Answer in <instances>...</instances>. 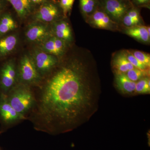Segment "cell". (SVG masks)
I'll list each match as a JSON object with an SVG mask.
<instances>
[{"instance_id": "cell-1", "label": "cell", "mask_w": 150, "mask_h": 150, "mask_svg": "<svg viewBox=\"0 0 150 150\" xmlns=\"http://www.w3.org/2000/svg\"><path fill=\"white\" fill-rule=\"evenodd\" d=\"M27 115L36 131L56 135L72 131L95 110L98 95L88 64L72 59L43 78Z\"/></svg>"}, {"instance_id": "cell-2", "label": "cell", "mask_w": 150, "mask_h": 150, "mask_svg": "<svg viewBox=\"0 0 150 150\" xmlns=\"http://www.w3.org/2000/svg\"><path fill=\"white\" fill-rule=\"evenodd\" d=\"M6 95L14 109L26 118L35 105L34 90L27 85L17 83Z\"/></svg>"}, {"instance_id": "cell-3", "label": "cell", "mask_w": 150, "mask_h": 150, "mask_svg": "<svg viewBox=\"0 0 150 150\" xmlns=\"http://www.w3.org/2000/svg\"><path fill=\"white\" fill-rule=\"evenodd\" d=\"M42 79L30 55L25 54L23 56L17 66L18 83L33 87L39 85Z\"/></svg>"}, {"instance_id": "cell-4", "label": "cell", "mask_w": 150, "mask_h": 150, "mask_svg": "<svg viewBox=\"0 0 150 150\" xmlns=\"http://www.w3.org/2000/svg\"><path fill=\"white\" fill-rule=\"evenodd\" d=\"M34 21L47 23L60 19L64 17L58 1L50 0L39 6L32 15Z\"/></svg>"}, {"instance_id": "cell-5", "label": "cell", "mask_w": 150, "mask_h": 150, "mask_svg": "<svg viewBox=\"0 0 150 150\" xmlns=\"http://www.w3.org/2000/svg\"><path fill=\"white\" fill-rule=\"evenodd\" d=\"M133 6L130 1L99 0V7L115 23L122 21L123 17Z\"/></svg>"}, {"instance_id": "cell-6", "label": "cell", "mask_w": 150, "mask_h": 150, "mask_svg": "<svg viewBox=\"0 0 150 150\" xmlns=\"http://www.w3.org/2000/svg\"><path fill=\"white\" fill-rule=\"evenodd\" d=\"M0 121L6 128L16 125L26 117L19 113L11 105L5 94L0 93Z\"/></svg>"}, {"instance_id": "cell-7", "label": "cell", "mask_w": 150, "mask_h": 150, "mask_svg": "<svg viewBox=\"0 0 150 150\" xmlns=\"http://www.w3.org/2000/svg\"><path fill=\"white\" fill-rule=\"evenodd\" d=\"M38 71L42 78L48 75L59 64L56 56L35 49L30 55Z\"/></svg>"}, {"instance_id": "cell-8", "label": "cell", "mask_w": 150, "mask_h": 150, "mask_svg": "<svg viewBox=\"0 0 150 150\" xmlns=\"http://www.w3.org/2000/svg\"><path fill=\"white\" fill-rule=\"evenodd\" d=\"M17 83V66L14 60H11L3 65L0 71L1 93L6 94Z\"/></svg>"}, {"instance_id": "cell-9", "label": "cell", "mask_w": 150, "mask_h": 150, "mask_svg": "<svg viewBox=\"0 0 150 150\" xmlns=\"http://www.w3.org/2000/svg\"><path fill=\"white\" fill-rule=\"evenodd\" d=\"M25 35L28 41L40 44L52 35L46 23L34 21L28 26Z\"/></svg>"}, {"instance_id": "cell-10", "label": "cell", "mask_w": 150, "mask_h": 150, "mask_svg": "<svg viewBox=\"0 0 150 150\" xmlns=\"http://www.w3.org/2000/svg\"><path fill=\"white\" fill-rule=\"evenodd\" d=\"M10 3L18 16L21 19H25L32 16L37 7L30 0H6Z\"/></svg>"}, {"instance_id": "cell-11", "label": "cell", "mask_w": 150, "mask_h": 150, "mask_svg": "<svg viewBox=\"0 0 150 150\" xmlns=\"http://www.w3.org/2000/svg\"><path fill=\"white\" fill-rule=\"evenodd\" d=\"M51 30L52 35L67 43L73 40L71 29L68 23L64 20L60 19L54 22Z\"/></svg>"}, {"instance_id": "cell-12", "label": "cell", "mask_w": 150, "mask_h": 150, "mask_svg": "<svg viewBox=\"0 0 150 150\" xmlns=\"http://www.w3.org/2000/svg\"><path fill=\"white\" fill-rule=\"evenodd\" d=\"M136 83L131 81L126 74H115V86L122 93L129 95L135 93Z\"/></svg>"}, {"instance_id": "cell-13", "label": "cell", "mask_w": 150, "mask_h": 150, "mask_svg": "<svg viewBox=\"0 0 150 150\" xmlns=\"http://www.w3.org/2000/svg\"><path fill=\"white\" fill-rule=\"evenodd\" d=\"M112 67L115 74H126L129 70L135 68L128 61L124 52L115 56L112 60Z\"/></svg>"}, {"instance_id": "cell-14", "label": "cell", "mask_w": 150, "mask_h": 150, "mask_svg": "<svg viewBox=\"0 0 150 150\" xmlns=\"http://www.w3.org/2000/svg\"><path fill=\"white\" fill-rule=\"evenodd\" d=\"M125 33L142 43L150 42V35L148 34L146 26L136 25L127 28L125 30Z\"/></svg>"}, {"instance_id": "cell-15", "label": "cell", "mask_w": 150, "mask_h": 150, "mask_svg": "<svg viewBox=\"0 0 150 150\" xmlns=\"http://www.w3.org/2000/svg\"><path fill=\"white\" fill-rule=\"evenodd\" d=\"M18 42L16 35H10L0 39V56H5L15 49Z\"/></svg>"}, {"instance_id": "cell-16", "label": "cell", "mask_w": 150, "mask_h": 150, "mask_svg": "<svg viewBox=\"0 0 150 150\" xmlns=\"http://www.w3.org/2000/svg\"><path fill=\"white\" fill-rule=\"evenodd\" d=\"M17 25L10 13L4 12L0 16V36L15 29Z\"/></svg>"}, {"instance_id": "cell-17", "label": "cell", "mask_w": 150, "mask_h": 150, "mask_svg": "<svg viewBox=\"0 0 150 150\" xmlns=\"http://www.w3.org/2000/svg\"><path fill=\"white\" fill-rule=\"evenodd\" d=\"M81 13L86 19L99 7V0H79Z\"/></svg>"}, {"instance_id": "cell-18", "label": "cell", "mask_w": 150, "mask_h": 150, "mask_svg": "<svg viewBox=\"0 0 150 150\" xmlns=\"http://www.w3.org/2000/svg\"><path fill=\"white\" fill-rule=\"evenodd\" d=\"M38 49L56 57L62 55L58 49L53 35L40 43Z\"/></svg>"}, {"instance_id": "cell-19", "label": "cell", "mask_w": 150, "mask_h": 150, "mask_svg": "<svg viewBox=\"0 0 150 150\" xmlns=\"http://www.w3.org/2000/svg\"><path fill=\"white\" fill-rule=\"evenodd\" d=\"M126 76L133 81L136 82L143 78L148 76L149 73V70H142L134 68L133 69L129 70L126 73Z\"/></svg>"}, {"instance_id": "cell-20", "label": "cell", "mask_w": 150, "mask_h": 150, "mask_svg": "<svg viewBox=\"0 0 150 150\" xmlns=\"http://www.w3.org/2000/svg\"><path fill=\"white\" fill-rule=\"evenodd\" d=\"M150 79L143 78L136 83L135 93L138 94H148L150 92Z\"/></svg>"}, {"instance_id": "cell-21", "label": "cell", "mask_w": 150, "mask_h": 150, "mask_svg": "<svg viewBox=\"0 0 150 150\" xmlns=\"http://www.w3.org/2000/svg\"><path fill=\"white\" fill-rule=\"evenodd\" d=\"M115 23H116L112 20L107 14L102 20L95 23L92 26L101 29H111L115 26Z\"/></svg>"}, {"instance_id": "cell-22", "label": "cell", "mask_w": 150, "mask_h": 150, "mask_svg": "<svg viewBox=\"0 0 150 150\" xmlns=\"http://www.w3.org/2000/svg\"><path fill=\"white\" fill-rule=\"evenodd\" d=\"M75 0H59V5L62 9L64 17H67L68 14L71 13L73 5Z\"/></svg>"}, {"instance_id": "cell-23", "label": "cell", "mask_w": 150, "mask_h": 150, "mask_svg": "<svg viewBox=\"0 0 150 150\" xmlns=\"http://www.w3.org/2000/svg\"><path fill=\"white\" fill-rule=\"evenodd\" d=\"M123 52L128 61L135 68L142 70L148 69L149 68L137 60L131 52L126 51Z\"/></svg>"}, {"instance_id": "cell-24", "label": "cell", "mask_w": 150, "mask_h": 150, "mask_svg": "<svg viewBox=\"0 0 150 150\" xmlns=\"http://www.w3.org/2000/svg\"><path fill=\"white\" fill-rule=\"evenodd\" d=\"M134 57L140 62L144 64L148 68L150 66V56L149 54L139 51H134L131 52Z\"/></svg>"}, {"instance_id": "cell-25", "label": "cell", "mask_w": 150, "mask_h": 150, "mask_svg": "<svg viewBox=\"0 0 150 150\" xmlns=\"http://www.w3.org/2000/svg\"><path fill=\"white\" fill-rule=\"evenodd\" d=\"M142 18H133L125 14L122 21L123 24L127 28L133 27L138 25L141 22Z\"/></svg>"}, {"instance_id": "cell-26", "label": "cell", "mask_w": 150, "mask_h": 150, "mask_svg": "<svg viewBox=\"0 0 150 150\" xmlns=\"http://www.w3.org/2000/svg\"><path fill=\"white\" fill-rule=\"evenodd\" d=\"M131 3L134 6L149 7L150 0H131Z\"/></svg>"}, {"instance_id": "cell-27", "label": "cell", "mask_w": 150, "mask_h": 150, "mask_svg": "<svg viewBox=\"0 0 150 150\" xmlns=\"http://www.w3.org/2000/svg\"><path fill=\"white\" fill-rule=\"evenodd\" d=\"M8 3L6 0H0V16L5 11Z\"/></svg>"}, {"instance_id": "cell-28", "label": "cell", "mask_w": 150, "mask_h": 150, "mask_svg": "<svg viewBox=\"0 0 150 150\" xmlns=\"http://www.w3.org/2000/svg\"><path fill=\"white\" fill-rule=\"evenodd\" d=\"M30 1L32 2L33 4L35 5L38 8L43 3L46 2L50 0H30Z\"/></svg>"}, {"instance_id": "cell-29", "label": "cell", "mask_w": 150, "mask_h": 150, "mask_svg": "<svg viewBox=\"0 0 150 150\" xmlns=\"http://www.w3.org/2000/svg\"><path fill=\"white\" fill-rule=\"evenodd\" d=\"M146 27L147 31L148 34H149V35H150V26H147V27H146Z\"/></svg>"}, {"instance_id": "cell-30", "label": "cell", "mask_w": 150, "mask_h": 150, "mask_svg": "<svg viewBox=\"0 0 150 150\" xmlns=\"http://www.w3.org/2000/svg\"><path fill=\"white\" fill-rule=\"evenodd\" d=\"M123 1H131V0H123Z\"/></svg>"}, {"instance_id": "cell-31", "label": "cell", "mask_w": 150, "mask_h": 150, "mask_svg": "<svg viewBox=\"0 0 150 150\" xmlns=\"http://www.w3.org/2000/svg\"><path fill=\"white\" fill-rule=\"evenodd\" d=\"M2 131H0V134H1V133H2Z\"/></svg>"}, {"instance_id": "cell-32", "label": "cell", "mask_w": 150, "mask_h": 150, "mask_svg": "<svg viewBox=\"0 0 150 150\" xmlns=\"http://www.w3.org/2000/svg\"><path fill=\"white\" fill-rule=\"evenodd\" d=\"M0 91H1V89H0Z\"/></svg>"}, {"instance_id": "cell-33", "label": "cell", "mask_w": 150, "mask_h": 150, "mask_svg": "<svg viewBox=\"0 0 150 150\" xmlns=\"http://www.w3.org/2000/svg\"></svg>"}]
</instances>
